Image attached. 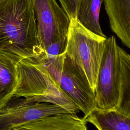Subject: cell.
I'll return each mask as SVG.
<instances>
[{"mask_svg":"<svg viewBox=\"0 0 130 130\" xmlns=\"http://www.w3.org/2000/svg\"><path fill=\"white\" fill-rule=\"evenodd\" d=\"M45 55L31 0H0V55L18 63Z\"/></svg>","mask_w":130,"mask_h":130,"instance_id":"cell-1","label":"cell"},{"mask_svg":"<svg viewBox=\"0 0 130 130\" xmlns=\"http://www.w3.org/2000/svg\"><path fill=\"white\" fill-rule=\"evenodd\" d=\"M17 71L18 84L14 97L32 103L54 104L73 114L80 111L41 63L23 60L18 63Z\"/></svg>","mask_w":130,"mask_h":130,"instance_id":"cell-2","label":"cell"},{"mask_svg":"<svg viewBox=\"0 0 130 130\" xmlns=\"http://www.w3.org/2000/svg\"><path fill=\"white\" fill-rule=\"evenodd\" d=\"M35 62L43 66L62 91L84 114V118L95 109V91L84 72L66 52L51 58H41Z\"/></svg>","mask_w":130,"mask_h":130,"instance_id":"cell-3","label":"cell"},{"mask_svg":"<svg viewBox=\"0 0 130 130\" xmlns=\"http://www.w3.org/2000/svg\"><path fill=\"white\" fill-rule=\"evenodd\" d=\"M107 39L87 29L77 18L71 20L65 52L84 72L94 90Z\"/></svg>","mask_w":130,"mask_h":130,"instance_id":"cell-4","label":"cell"},{"mask_svg":"<svg viewBox=\"0 0 130 130\" xmlns=\"http://www.w3.org/2000/svg\"><path fill=\"white\" fill-rule=\"evenodd\" d=\"M118 48L113 36L107 38L94 88L97 109H116L118 104L121 73Z\"/></svg>","mask_w":130,"mask_h":130,"instance_id":"cell-5","label":"cell"},{"mask_svg":"<svg viewBox=\"0 0 130 130\" xmlns=\"http://www.w3.org/2000/svg\"><path fill=\"white\" fill-rule=\"evenodd\" d=\"M38 35L45 52L51 45L68 38L71 20L56 0H31Z\"/></svg>","mask_w":130,"mask_h":130,"instance_id":"cell-6","label":"cell"},{"mask_svg":"<svg viewBox=\"0 0 130 130\" xmlns=\"http://www.w3.org/2000/svg\"><path fill=\"white\" fill-rule=\"evenodd\" d=\"M64 112H68L54 104L32 103L14 97L0 109V130H14L41 118Z\"/></svg>","mask_w":130,"mask_h":130,"instance_id":"cell-7","label":"cell"},{"mask_svg":"<svg viewBox=\"0 0 130 130\" xmlns=\"http://www.w3.org/2000/svg\"><path fill=\"white\" fill-rule=\"evenodd\" d=\"M111 30L130 49V0H104Z\"/></svg>","mask_w":130,"mask_h":130,"instance_id":"cell-8","label":"cell"},{"mask_svg":"<svg viewBox=\"0 0 130 130\" xmlns=\"http://www.w3.org/2000/svg\"><path fill=\"white\" fill-rule=\"evenodd\" d=\"M87 122L68 112L45 116L14 130H88Z\"/></svg>","mask_w":130,"mask_h":130,"instance_id":"cell-9","label":"cell"},{"mask_svg":"<svg viewBox=\"0 0 130 130\" xmlns=\"http://www.w3.org/2000/svg\"><path fill=\"white\" fill-rule=\"evenodd\" d=\"M84 119L98 130H130V117L116 109L96 108Z\"/></svg>","mask_w":130,"mask_h":130,"instance_id":"cell-10","label":"cell"},{"mask_svg":"<svg viewBox=\"0 0 130 130\" xmlns=\"http://www.w3.org/2000/svg\"><path fill=\"white\" fill-rule=\"evenodd\" d=\"M17 64L0 55V109L14 96L18 84Z\"/></svg>","mask_w":130,"mask_h":130,"instance_id":"cell-11","label":"cell"},{"mask_svg":"<svg viewBox=\"0 0 130 130\" xmlns=\"http://www.w3.org/2000/svg\"><path fill=\"white\" fill-rule=\"evenodd\" d=\"M104 0H81L79 3L77 19L88 30L102 36L103 33L100 24V13Z\"/></svg>","mask_w":130,"mask_h":130,"instance_id":"cell-12","label":"cell"},{"mask_svg":"<svg viewBox=\"0 0 130 130\" xmlns=\"http://www.w3.org/2000/svg\"><path fill=\"white\" fill-rule=\"evenodd\" d=\"M118 50L121 73L120 96L116 110L130 117V55L119 46Z\"/></svg>","mask_w":130,"mask_h":130,"instance_id":"cell-13","label":"cell"},{"mask_svg":"<svg viewBox=\"0 0 130 130\" xmlns=\"http://www.w3.org/2000/svg\"><path fill=\"white\" fill-rule=\"evenodd\" d=\"M67 42L68 38L51 45L46 49L45 55L41 58H51L63 53L66 50Z\"/></svg>","mask_w":130,"mask_h":130,"instance_id":"cell-14","label":"cell"},{"mask_svg":"<svg viewBox=\"0 0 130 130\" xmlns=\"http://www.w3.org/2000/svg\"><path fill=\"white\" fill-rule=\"evenodd\" d=\"M81 0H58L62 8L70 20L77 17V11Z\"/></svg>","mask_w":130,"mask_h":130,"instance_id":"cell-15","label":"cell"}]
</instances>
